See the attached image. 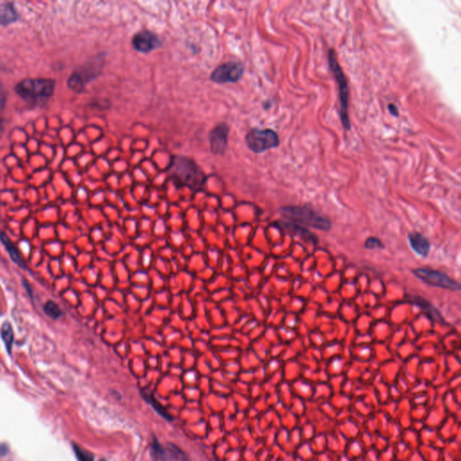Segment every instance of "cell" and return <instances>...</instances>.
<instances>
[{"label":"cell","mask_w":461,"mask_h":461,"mask_svg":"<svg viewBox=\"0 0 461 461\" xmlns=\"http://www.w3.org/2000/svg\"><path fill=\"white\" fill-rule=\"evenodd\" d=\"M168 170L171 179L188 188L199 189L206 182V174L190 158L173 156Z\"/></svg>","instance_id":"1"},{"label":"cell","mask_w":461,"mask_h":461,"mask_svg":"<svg viewBox=\"0 0 461 461\" xmlns=\"http://www.w3.org/2000/svg\"><path fill=\"white\" fill-rule=\"evenodd\" d=\"M279 212L282 217L296 225H305L320 231L332 229V222L309 206H284Z\"/></svg>","instance_id":"2"},{"label":"cell","mask_w":461,"mask_h":461,"mask_svg":"<svg viewBox=\"0 0 461 461\" xmlns=\"http://www.w3.org/2000/svg\"><path fill=\"white\" fill-rule=\"evenodd\" d=\"M55 81L49 79H25L15 86V92L25 101L42 103L52 97Z\"/></svg>","instance_id":"3"},{"label":"cell","mask_w":461,"mask_h":461,"mask_svg":"<svg viewBox=\"0 0 461 461\" xmlns=\"http://www.w3.org/2000/svg\"><path fill=\"white\" fill-rule=\"evenodd\" d=\"M328 62L331 71L334 73V78L339 86V98H340V117H341V124L343 125L345 130L349 131L350 129V123H349V86L348 82L345 77L344 73L341 70L340 64L336 59V55L333 49L329 50L328 53Z\"/></svg>","instance_id":"4"},{"label":"cell","mask_w":461,"mask_h":461,"mask_svg":"<svg viewBox=\"0 0 461 461\" xmlns=\"http://www.w3.org/2000/svg\"><path fill=\"white\" fill-rule=\"evenodd\" d=\"M245 142L248 148L255 153H262L279 145L278 134L271 129H252L246 135Z\"/></svg>","instance_id":"5"},{"label":"cell","mask_w":461,"mask_h":461,"mask_svg":"<svg viewBox=\"0 0 461 461\" xmlns=\"http://www.w3.org/2000/svg\"><path fill=\"white\" fill-rule=\"evenodd\" d=\"M412 273L422 281L435 288L452 291L460 290V285L458 282L450 278L448 275L441 271L428 269H416L412 271Z\"/></svg>","instance_id":"6"},{"label":"cell","mask_w":461,"mask_h":461,"mask_svg":"<svg viewBox=\"0 0 461 461\" xmlns=\"http://www.w3.org/2000/svg\"><path fill=\"white\" fill-rule=\"evenodd\" d=\"M244 73V66L238 61H229L220 65L211 74V80L217 84L234 83L240 80Z\"/></svg>","instance_id":"7"},{"label":"cell","mask_w":461,"mask_h":461,"mask_svg":"<svg viewBox=\"0 0 461 461\" xmlns=\"http://www.w3.org/2000/svg\"><path fill=\"white\" fill-rule=\"evenodd\" d=\"M150 453L154 460L160 461H187L186 455L178 447L172 443L167 444V446L161 445L156 438H153Z\"/></svg>","instance_id":"8"},{"label":"cell","mask_w":461,"mask_h":461,"mask_svg":"<svg viewBox=\"0 0 461 461\" xmlns=\"http://www.w3.org/2000/svg\"><path fill=\"white\" fill-rule=\"evenodd\" d=\"M133 46L137 52L148 53L162 46V41L157 34L148 30H143L135 34L133 41Z\"/></svg>","instance_id":"9"},{"label":"cell","mask_w":461,"mask_h":461,"mask_svg":"<svg viewBox=\"0 0 461 461\" xmlns=\"http://www.w3.org/2000/svg\"><path fill=\"white\" fill-rule=\"evenodd\" d=\"M229 127L227 124H218L208 135L211 151L214 154L225 153L228 143Z\"/></svg>","instance_id":"10"},{"label":"cell","mask_w":461,"mask_h":461,"mask_svg":"<svg viewBox=\"0 0 461 461\" xmlns=\"http://www.w3.org/2000/svg\"><path fill=\"white\" fill-rule=\"evenodd\" d=\"M408 240L412 251L416 254L423 258L429 255L431 245L426 237L419 233H409Z\"/></svg>","instance_id":"11"},{"label":"cell","mask_w":461,"mask_h":461,"mask_svg":"<svg viewBox=\"0 0 461 461\" xmlns=\"http://www.w3.org/2000/svg\"><path fill=\"white\" fill-rule=\"evenodd\" d=\"M279 225L282 228L285 229L287 232L295 234L296 236L300 237L301 239H303L305 242L314 244L318 243V237L310 232L308 229L302 227L301 225L288 221L279 222Z\"/></svg>","instance_id":"12"},{"label":"cell","mask_w":461,"mask_h":461,"mask_svg":"<svg viewBox=\"0 0 461 461\" xmlns=\"http://www.w3.org/2000/svg\"><path fill=\"white\" fill-rule=\"evenodd\" d=\"M412 302L414 304H416L418 306H420L430 318L434 320L436 322H443L444 319L441 315V313L429 301L425 300L420 296H412Z\"/></svg>","instance_id":"13"},{"label":"cell","mask_w":461,"mask_h":461,"mask_svg":"<svg viewBox=\"0 0 461 461\" xmlns=\"http://www.w3.org/2000/svg\"><path fill=\"white\" fill-rule=\"evenodd\" d=\"M0 239L2 240V243L5 245V247L8 251V254L10 256L12 260L20 268L23 269H27V267L26 263L24 261V259L21 258V256L19 254L18 251L16 250L15 245L12 244L11 240L8 238V235L5 233H0Z\"/></svg>","instance_id":"14"},{"label":"cell","mask_w":461,"mask_h":461,"mask_svg":"<svg viewBox=\"0 0 461 461\" xmlns=\"http://www.w3.org/2000/svg\"><path fill=\"white\" fill-rule=\"evenodd\" d=\"M142 396H143V398H144V400H145V401H146L161 417H163L166 420H173V416L169 412H168V410H167L163 405H161V403L158 401L156 398H154L153 396L150 394L149 391H147V390L146 391H142Z\"/></svg>","instance_id":"15"},{"label":"cell","mask_w":461,"mask_h":461,"mask_svg":"<svg viewBox=\"0 0 461 461\" xmlns=\"http://www.w3.org/2000/svg\"><path fill=\"white\" fill-rule=\"evenodd\" d=\"M18 18V14L11 4L0 6V25L7 26L15 22Z\"/></svg>","instance_id":"16"},{"label":"cell","mask_w":461,"mask_h":461,"mask_svg":"<svg viewBox=\"0 0 461 461\" xmlns=\"http://www.w3.org/2000/svg\"><path fill=\"white\" fill-rule=\"evenodd\" d=\"M1 337L4 341L6 348L8 353L11 352L13 343H14V332L9 322H5L1 328Z\"/></svg>","instance_id":"17"},{"label":"cell","mask_w":461,"mask_h":461,"mask_svg":"<svg viewBox=\"0 0 461 461\" xmlns=\"http://www.w3.org/2000/svg\"><path fill=\"white\" fill-rule=\"evenodd\" d=\"M45 312L46 313V315L53 319L60 318V316L62 315V312L58 306V304H55L53 301H48L45 304Z\"/></svg>","instance_id":"18"},{"label":"cell","mask_w":461,"mask_h":461,"mask_svg":"<svg viewBox=\"0 0 461 461\" xmlns=\"http://www.w3.org/2000/svg\"><path fill=\"white\" fill-rule=\"evenodd\" d=\"M73 450L75 452L76 457L79 461H94V456L90 451L84 450L79 445L73 444Z\"/></svg>","instance_id":"19"},{"label":"cell","mask_w":461,"mask_h":461,"mask_svg":"<svg viewBox=\"0 0 461 461\" xmlns=\"http://www.w3.org/2000/svg\"><path fill=\"white\" fill-rule=\"evenodd\" d=\"M68 85H69L71 90L75 91V92H78V93H80L84 90V86H85V84L83 83L82 80L79 79V76L77 75L76 73H73L70 77L69 81H68Z\"/></svg>","instance_id":"20"},{"label":"cell","mask_w":461,"mask_h":461,"mask_svg":"<svg viewBox=\"0 0 461 461\" xmlns=\"http://www.w3.org/2000/svg\"><path fill=\"white\" fill-rule=\"evenodd\" d=\"M365 247L367 248V249H369V250H373V249H382V248H384V245L381 243V240L378 239V238L369 237L365 242Z\"/></svg>","instance_id":"21"},{"label":"cell","mask_w":461,"mask_h":461,"mask_svg":"<svg viewBox=\"0 0 461 461\" xmlns=\"http://www.w3.org/2000/svg\"><path fill=\"white\" fill-rule=\"evenodd\" d=\"M7 103V93L2 86H0V112L5 108Z\"/></svg>","instance_id":"22"},{"label":"cell","mask_w":461,"mask_h":461,"mask_svg":"<svg viewBox=\"0 0 461 461\" xmlns=\"http://www.w3.org/2000/svg\"><path fill=\"white\" fill-rule=\"evenodd\" d=\"M388 110H389L390 113L394 116V117H398V107L394 105H388Z\"/></svg>","instance_id":"23"},{"label":"cell","mask_w":461,"mask_h":461,"mask_svg":"<svg viewBox=\"0 0 461 461\" xmlns=\"http://www.w3.org/2000/svg\"><path fill=\"white\" fill-rule=\"evenodd\" d=\"M6 453H7V448H6V446L0 445V456H3Z\"/></svg>","instance_id":"24"},{"label":"cell","mask_w":461,"mask_h":461,"mask_svg":"<svg viewBox=\"0 0 461 461\" xmlns=\"http://www.w3.org/2000/svg\"><path fill=\"white\" fill-rule=\"evenodd\" d=\"M3 133H4V127H3L2 123H0V138H1V136L3 135Z\"/></svg>","instance_id":"25"},{"label":"cell","mask_w":461,"mask_h":461,"mask_svg":"<svg viewBox=\"0 0 461 461\" xmlns=\"http://www.w3.org/2000/svg\"><path fill=\"white\" fill-rule=\"evenodd\" d=\"M100 461H106V460H104V459H101V460H100Z\"/></svg>","instance_id":"26"}]
</instances>
